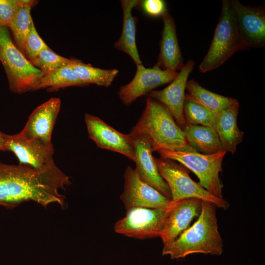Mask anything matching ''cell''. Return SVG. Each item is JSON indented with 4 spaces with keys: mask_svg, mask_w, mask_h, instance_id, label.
<instances>
[{
    "mask_svg": "<svg viewBox=\"0 0 265 265\" xmlns=\"http://www.w3.org/2000/svg\"><path fill=\"white\" fill-rule=\"evenodd\" d=\"M159 172L168 185L171 194V201L176 202L186 198H197L213 203L224 210L230 207L224 198L213 196L193 181L187 168L172 160L156 159Z\"/></svg>",
    "mask_w": 265,
    "mask_h": 265,
    "instance_id": "52a82bcc",
    "label": "cell"
},
{
    "mask_svg": "<svg viewBox=\"0 0 265 265\" xmlns=\"http://www.w3.org/2000/svg\"><path fill=\"white\" fill-rule=\"evenodd\" d=\"M172 207L151 209L137 207L127 211L126 215L117 221L114 230L118 234L144 239L160 236L165 221Z\"/></svg>",
    "mask_w": 265,
    "mask_h": 265,
    "instance_id": "ba28073f",
    "label": "cell"
},
{
    "mask_svg": "<svg viewBox=\"0 0 265 265\" xmlns=\"http://www.w3.org/2000/svg\"><path fill=\"white\" fill-rule=\"evenodd\" d=\"M202 201L197 198H186L172 202V207L167 217L160 237L166 247L174 242L193 220L200 215Z\"/></svg>",
    "mask_w": 265,
    "mask_h": 265,
    "instance_id": "e0dca14e",
    "label": "cell"
},
{
    "mask_svg": "<svg viewBox=\"0 0 265 265\" xmlns=\"http://www.w3.org/2000/svg\"><path fill=\"white\" fill-rule=\"evenodd\" d=\"M240 40V51L265 46V10L262 6H246L230 0Z\"/></svg>",
    "mask_w": 265,
    "mask_h": 265,
    "instance_id": "9c48e42d",
    "label": "cell"
},
{
    "mask_svg": "<svg viewBox=\"0 0 265 265\" xmlns=\"http://www.w3.org/2000/svg\"><path fill=\"white\" fill-rule=\"evenodd\" d=\"M129 135L134 150L136 171L141 179L171 200L169 187L160 175L155 158L152 155L153 144L145 132L132 129Z\"/></svg>",
    "mask_w": 265,
    "mask_h": 265,
    "instance_id": "8fae6325",
    "label": "cell"
},
{
    "mask_svg": "<svg viewBox=\"0 0 265 265\" xmlns=\"http://www.w3.org/2000/svg\"><path fill=\"white\" fill-rule=\"evenodd\" d=\"M182 130L187 142L197 151L204 154H212L223 151L214 129L186 124Z\"/></svg>",
    "mask_w": 265,
    "mask_h": 265,
    "instance_id": "44dd1931",
    "label": "cell"
},
{
    "mask_svg": "<svg viewBox=\"0 0 265 265\" xmlns=\"http://www.w3.org/2000/svg\"><path fill=\"white\" fill-rule=\"evenodd\" d=\"M25 0H0V27H8Z\"/></svg>",
    "mask_w": 265,
    "mask_h": 265,
    "instance_id": "f1b7e54d",
    "label": "cell"
},
{
    "mask_svg": "<svg viewBox=\"0 0 265 265\" xmlns=\"http://www.w3.org/2000/svg\"><path fill=\"white\" fill-rule=\"evenodd\" d=\"M157 152L161 158L177 161L191 171L198 177V184L202 187L213 196L223 198L222 192L223 185L219 173L222 171V164L226 151L212 154L165 149H159Z\"/></svg>",
    "mask_w": 265,
    "mask_h": 265,
    "instance_id": "5b68a950",
    "label": "cell"
},
{
    "mask_svg": "<svg viewBox=\"0 0 265 265\" xmlns=\"http://www.w3.org/2000/svg\"><path fill=\"white\" fill-rule=\"evenodd\" d=\"M124 178V190L120 198L127 211L137 207L162 209L170 206L171 200L143 181L135 169L128 166Z\"/></svg>",
    "mask_w": 265,
    "mask_h": 265,
    "instance_id": "30bf717a",
    "label": "cell"
},
{
    "mask_svg": "<svg viewBox=\"0 0 265 265\" xmlns=\"http://www.w3.org/2000/svg\"><path fill=\"white\" fill-rule=\"evenodd\" d=\"M0 60L12 92L23 93L37 90L44 73L15 45L7 27H0Z\"/></svg>",
    "mask_w": 265,
    "mask_h": 265,
    "instance_id": "277c9868",
    "label": "cell"
},
{
    "mask_svg": "<svg viewBox=\"0 0 265 265\" xmlns=\"http://www.w3.org/2000/svg\"><path fill=\"white\" fill-rule=\"evenodd\" d=\"M84 120L89 137L98 147L119 153L134 161V147L129 134L116 131L99 117L90 114H85Z\"/></svg>",
    "mask_w": 265,
    "mask_h": 265,
    "instance_id": "5bb4252c",
    "label": "cell"
},
{
    "mask_svg": "<svg viewBox=\"0 0 265 265\" xmlns=\"http://www.w3.org/2000/svg\"><path fill=\"white\" fill-rule=\"evenodd\" d=\"M194 65L193 60L187 61L167 86L160 90H153L147 95L148 97L163 105L182 129L186 124L183 115L185 90L188 76Z\"/></svg>",
    "mask_w": 265,
    "mask_h": 265,
    "instance_id": "9a60e30c",
    "label": "cell"
},
{
    "mask_svg": "<svg viewBox=\"0 0 265 265\" xmlns=\"http://www.w3.org/2000/svg\"><path fill=\"white\" fill-rule=\"evenodd\" d=\"M61 106L58 98H52L36 108L20 134L46 146L53 145L51 136Z\"/></svg>",
    "mask_w": 265,
    "mask_h": 265,
    "instance_id": "2e32d148",
    "label": "cell"
},
{
    "mask_svg": "<svg viewBox=\"0 0 265 265\" xmlns=\"http://www.w3.org/2000/svg\"><path fill=\"white\" fill-rule=\"evenodd\" d=\"M85 85L70 65L44 74L37 90L47 88L54 91L69 86Z\"/></svg>",
    "mask_w": 265,
    "mask_h": 265,
    "instance_id": "d4e9b609",
    "label": "cell"
},
{
    "mask_svg": "<svg viewBox=\"0 0 265 265\" xmlns=\"http://www.w3.org/2000/svg\"><path fill=\"white\" fill-rule=\"evenodd\" d=\"M132 129L149 136L153 152L159 149L197 152L187 142L183 130L168 109L150 98L146 99L145 109Z\"/></svg>",
    "mask_w": 265,
    "mask_h": 265,
    "instance_id": "3957f363",
    "label": "cell"
},
{
    "mask_svg": "<svg viewBox=\"0 0 265 265\" xmlns=\"http://www.w3.org/2000/svg\"><path fill=\"white\" fill-rule=\"evenodd\" d=\"M70 183L69 177L56 165L38 170L0 162V206L12 209L32 201L44 207L52 203L63 207L65 197L59 190Z\"/></svg>",
    "mask_w": 265,
    "mask_h": 265,
    "instance_id": "6da1fadb",
    "label": "cell"
},
{
    "mask_svg": "<svg viewBox=\"0 0 265 265\" xmlns=\"http://www.w3.org/2000/svg\"><path fill=\"white\" fill-rule=\"evenodd\" d=\"M238 51L240 40L234 14L230 0H224L220 18L199 71L206 73L217 68Z\"/></svg>",
    "mask_w": 265,
    "mask_h": 265,
    "instance_id": "8992f818",
    "label": "cell"
},
{
    "mask_svg": "<svg viewBox=\"0 0 265 265\" xmlns=\"http://www.w3.org/2000/svg\"><path fill=\"white\" fill-rule=\"evenodd\" d=\"M239 108L238 101L223 109L215 116L214 129L218 136L223 151L232 154L237 151L238 144L242 141L244 132L237 124Z\"/></svg>",
    "mask_w": 265,
    "mask_h": 265,
    "instance_id": "d6986e66",
    "label": "cell"
},
{
    "mask_svg": "<svg viewBox=\"0 0 265 265\" xmlns=\"http://www.w3.org/2000/svg\"><path fill=\"white\" fill-rule=\"evenodd\" d=\"M140 0H122L123 26L119 39L114 43V47L129 55L136 65H142L136 43V19L132 14L133 8L137 6Z\"/></svg>",
    "mask_w": 265,
    "mask_h": 265,
    "instance_id": "ffe728a7",
    "label": "cell"
},
{
    "mask_svg": "<svg viewBox=\"0 0 265 265\" xmlns=\"http://www.w3.org/2000/svg\"><path fill=\"white\" fill-rule=\"evenodd\" d=\"M37 3L36 0H25L8 27L12 33L16 46L24 53L25 41L33 22L30 10Z\"/></svg>",
    "mask_w": 265,
    "mask_h": 265,
    "instance_id": "cb8c5ba5",
    "label": "cell"
},
{
    "mask_svg": "<svg viewBox=\"0 0 265 265\" xmlns=\"http://www.w3.org/2000/svg\"><path fill=\"white\" fill-rule=\"evenodd\" d=\"M186 90L188 92L187 94L192 99L205 106L215 115L237 101L235 98L224 96L210 91L193 80L187 81Z\"/></svg>",
    "mask_w": 265,
    "mask_h": 265,
    "instance_id": "7402d4cb",
    "label": "cell"
},
{
    "mask_svg": "<svg viewBox=\"0 0 265 265\" xmlns=\"http://www.w3.org/2000/svg\"><path fill=\"white\" fill-rule=\"evenodd\" d=\"M5 151L13 152L19 164L43 170L55 165L53 145L46 146L35 141L26 139L20 133L9 135L4 133Z\"/></svg>",
    "mask_w": 265,
    "mask_h": 265,
    "instance_id": "4fadbf2b",
    "label": "cell"
},
{
    "mask_svg": "<svg viewBox=\"0 0 265 265\" xmlns=\"http://www.w3.org/2000/svg\"><path fill=\"white\" fill-rule=\"evenodd\" d=\"M48 47L47 45L39 35L33 22L25 41L24 53L30 61L35 58L41 51Z\"/></svg>",
    "mask_w": 265,
    "mask_h": 265,
    "instance_id": "83f0119b",
    "label": "cell"
},
{
    "mask_svg": "<svg viewBox=\"0 0 265 265\" xmlns=\"http://www.w3.org/2000/svg\"><path fill=\"white\" fill-rule=\"evenodd\" d=\"M183 115L187 124L202 125L214 129L215 115L186 94Z\"/></svg>",
    "mask_w": 265,
    "mask_h": 265,
    "instance_id": "484cf974",
    "label": "cell"
},
{
    "mask_svg": "<svg viewBox=\"0 0 265 265\" xmlns=\"http://www.w3.org/2000/svg\"><path fill=\"white\" fill-rule=\"evenodd\" d=\"M4 133L0 131V151L5 152L4 145Z\"/></svg>",
    "mask_w": 265,
    "mask_h": 265,
    "instance_id": "4dcf8cb0",
    "label": "cell"
},
{
    "mask_svg": "<svg viewBox=\"0 0 265 265\" xmlns=\"http://www.w3.org/2000/svg\"><path fill=\"white\" fill-rule=\"evenodd\" d=\"M71 59V67L85 85L94 84L108 87L119 73L118 70L116 69H101L90 64L84 63L77 59Z\"/></svg>",
    "mask_w": 265,
    "mask_h": 265,
    "instance_id": "603a6c76",
    "label": "cell"
},
{
    "mask_svg": "<svg viewBox=\"0 0 265 265\" xmlns=\"http://www.w3.org/2000/svg\"><path fill=\"white\" fill-rule=\"evenodd\" d=\"M30 62L45 74L70 65L72 62V59L58 55L48 47L41 51L35 58L30 61Z\"/></svg>",
    "mask_w": 265,
    "mask_h": 265,
    "instance_id": "4316f807",
    "label": "cell"
},
{
    "mask_svg": "<svg viewBox=\"0 0 265 265\" xmlns=\"http://www.w3.org/2000/svg\"><path fill=\"white\" fill-rule=\"evenodd\" d=\"M137 7L152 17L162 16L167 10L166 3L162 0H140Z\"/></svg>",
    "mask_w": 265,
    "mask_h": 265,
    "instance_id": "f546056e",
    "label": "cell"
},
{
    "mask_svg": "<svg viewBox=\"0 0 265 265\" xmlns=\"http://www.w3.org/2000/svg\"><path fill=\"white\" fill-rule=\"evenodd\" d=\"M161 17L163 26L159 53L155 65L163 70L178 72L184 64L175 23L167 9Z\"/></svg>",
    "mask_w": 265,
    "mask_h": 265,
    "instance_id": "ac0fdd59",
    "label": "cell"
},
{
    "mask_svg": "<svg viewBox=\"0 0 265 265\" xmlns=\"http://www.w3.org/2000/svg\"><path fill=\"white\" fill-rule=\"evenodd\" d=\"M216 207L212 203L202 201L197 220L170 245L163 247L162 254L169 255L171 259H183L194 253L221 255L223 241L218 231Z\"/></svg>",
    "mask_w": 265,
    "mask_h": 265,
    "instance_id": "7a4b0ae2",
    "label": "cell"
},
{
    "mask_svg": "<svg viewBox=\"0 0 265 265\" xmlns=\"http://www.w3.org/2000/svg\"><path fill=\"white\" fill-rule=\"evenodd\" d=\"M177 74L178 72L163 70L155 64L153 68H146L143 64L136 65L133 78L121 86L118 96L124 105H130L156 88L170 83Z\"/></svg>",
    "mask_w": 265,
    "mask_h": 265,
    "instance_id": "7c38bea8",
    "label": "cell"
}]
</instances>
